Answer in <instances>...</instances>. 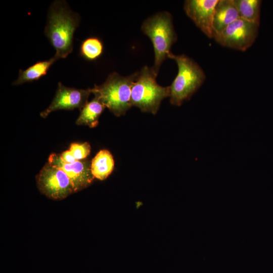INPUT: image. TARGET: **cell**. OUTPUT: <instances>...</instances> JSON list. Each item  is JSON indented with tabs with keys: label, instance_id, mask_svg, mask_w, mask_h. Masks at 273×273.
I'll return each mask as SVG.
<instances>
[{
	"label": "cell",
	"instance_id": "6da1fadb",
	"mask_svg": "<svg viewBox=\"0 0 273 273\" xmlns=\"http://www.w3.org/2000/svg\"><path fill=\"white\" fill-rule=\"evenodd\" d=\"M79 15L64 1H56L50 7L44 34L56 50L54 57L66 58L73 51L74 33L80 23Z\"/></svg>",
	"mask_w": 273,
	"mask_h": 273
},
{
	"label": "cell",
	"instance_id": "7a4b0ae2",
	"mask_svg": "<svg viewBox=\"0 0 273 273\" xmlns=\"http://www.w3.org/2000/svg\"><path fill=\"white\" fill-rule=\"evenodd\" d=\"M138 74V72H135L122 76L112 72L102 84H95L92 92L114 115H123L132 106L131 87Z\"/></svg>",
	"mask_w": 273,
	"mask_h": 273
},
{
	"label": "cell",
	"instance_id": "3957f363",
	"mask_svg": "<svg viewBox=\"0 0 273 273\" xmlns=\"http://www.w3.org/2000/svg\"><path fill=\"white\" fill-rule=\"evenodd\" d=\"M170 59L175 61L178 72L170 87V102L179 106L189 100L201 87L206 79L201 67L186 55H175L170 53Z\"/></svg>",
	"mask_w": 273,
	"mask_h": 273
},
{
	"label": "cell",
	"instance_id": "277c9868",
	"mask_svg": "<svg viewBox=\"0 0 273 273\" xmlns=\"http://www.w3.org/2000/svg\"><path fill=\"white\" fill-rule=\"evenodd\" d=\"M141 28L152 42L155 54L152 68L158 74L161 64L168 58L171 48L177 39L172 16L166 11L158 13L146 19Z\"/></svg>",
	"mask_w": 273,
	"mask_h": 273
},
{
	"label": "cell",
	"instance_id": "5b68a950",
	"mask_svg": "<svg viewBox=\"0 0 273 273\" xmlns=\"http://www.w3.org/2000/svg\"><path fill=\"white\" fill-rule=\"evenodd\" d=\"M152 67L144 66L133 83L131 104L142 112L156 114L162 101L170 96V87L160 85Z\"/></svg>",
	"mask_w": 273,
	"mask_h": 273
},
{
	"label": "cell",
	"instance_id": "8992f818",
	"mask_svg": "<svg viewBox=\"0 0 273 273\" xmlns=\"http://www.w3.org/2000/svg\"><path fill=\"white\" fill-rule=\"evenodd\" d=\"M259 26V24L239 18L221 32L214 35L213 38L223 47L245 51L255 42Z\"/></svg>",
	"mask_w": 273,
	"mask_h": 273
},
{
	"label": "cell",
	"instance_id": "52a82bcc",
	"mask_svg": "<svg viewBox=\"0 0 273 273\" xmlns=\"http://www.w3.org/2000/svg\"><path fill=\"white\" fill-rule=\"evenodd\" d=\"M41 193L54 200H61L74 193L72 183L66 173L49 163H46L36 176Z\"/></svg>",
	"mask_w": 273,
	"mask_h": 273
},
{
	"label": "cell",
	"instance_id": "ba28073f",
	"mask_svg": "<svg viewBox=\"0 0 273 273\" xmlns=\"http://www.w3.org/2000/svg\"><path fill=\"white\" fill-rule=\"evenodd\" d=\"M92 88L78 89L64 85L59 82L54 98L49 107L40 113L42 118H46L51 113L58 110H80L88 102Z\"/></svg>",
	"mask_w": 273,
	"mask_h": 273
},
{
	"label": "cell",
	"instance_id": "9c48e42d",
	"mask_svg": "<svg viewBox=\"0 0 273 273\" xmlns=\"http://www.w3.org/2000/svg\"><path fill=\"white\" fill-rule=\"evenodd\" d=\"M48 163L66 173L72 183L74 193L85 189L94 180L90 170L91 162L89 161L77 160L67 163L63 161L60 154L52 153L49 157Z\"/></svg>",
	"mask_w": 273,
	"mask_h": 273
},
{
	"label": "cell",
	"instance_id": "30bf717a",
	"mask_svg": "<svg viewBox=\"0 0 273 273\" xmlns=\"http://www.w3.org/2000/svg\"><path fill=\"white\" fill-rule=\"evenodd\" d=\"M218 0H187L184 9L187 15L209 38L213 37V22Z\"/></svg>",
	"mask_w": 273,
	"mask_h": 273
},
{
	"label": "cell",
	"instance_id": "8fae6325",
	"mask_svg": "<svg viewBox=\"0 0 273 273\" xmlns=\"http://www.w3.org/2000/svg\"><path fill=\"white\" fill-rule=\"evenodd\" d=\"M240 15L234 0H218L213 22V35L221 32Z\"/></svg>",
	"mask_w": 273,
	"mask_h": 273
},
{
	"label": "cell",
	"instance_id": "7c38bea8",
	"mask_svg": "<svg viewBox=\"0 0 273 273\" xmlns=\"http://www.w3.org/2000/svg\"><path fill=\"white\" fill-rule=\"evenodd\" d=\"M56 60L54 56L49 60L37 61L25 70L20 69L17 79L12 84L17 85L39 80L47 74Z\"/></svg>",
	"mask_w": 273,
	"mask_h": 273
},
{
	"label": "cell",
	"instance_id": "4fadbf2b",
	"mask_svg": "<svg viewBox=\"0 0 273 273\" xmlns=\"http://www.w3.org/2000/svg\"><path fill=\"white\" fill-rule=\"evenodd\" d=\"M114 160L111 153L107 150H100L92 159L90 170L94 178L105 179L113 171Z\"/></svg>",
	"mask_w": 273,
	"mask_h": 273
},
{
	"label": "cell",
	"instance_id": "5bb4252c",
	"mask_svg": "<svg viewBox=\"0 0 273 273\" xmlns=\"http://www.w3.org/2000/svg\"><path fill=\"white\" fill-rule=\"evenodd\" d=\"M105 108L101 101L94 97L92 101L87 102L80 109L76 124L87 125L90 128L96 127L99 123V118Z\"/></svg>",
	"mask_w": 273,
	"mask_h": 273
},
{
	"label": "cell",
	"instance_id": "9a60e30c",
	"mask_svg": "<svg viewBox=\"0 0 273 273\" xmlns=\"http://www.w3.org/2000/svg\"><path fill=\"white\" fill-rule=\"evenodd\" d=\"M104 51L102 40L96 36L86 38L81 42L79 56L88 61H95L99 59Z\"/></svg>",
	"mask_w": 273,
	"mask_h": 273
},
{
	"label": "cell",
	"instance_id": "2e32d148",
	"mask_svg": "<svg viewBox=\"0 0 273 273\" xmlns=\"http://www.w3.org/2000/svg\"><path fill=\"white\" fill-rule=\"evenodd\" d=\"M234 2L240 18L259 24L261 1L234 0Z\"/></svg>",
	"mask_w": 273,
	"mask_h": 273
},
{
	"label": "cell",
	"instance_id": "e0dca14e",
	"mask_svg": "<svg viewBox=\"0 0 273 273\" xmlns=\"http://www.w3.org/2000/svg\"><path fill=\"white\" fill-rule=\"evenodd\" d=\"M91 147L87 142L83 143H72L69 150L76 160H82L86 158L90 154Z\"/></svg>",
	"mask_w": 273,
	"mask_h": 273
},
{
	"label": "cell",
	"instance_id": "ac0fdd59",
	"mask_svg": "<svg viewBox=\"0 0 273 273\" xmlns=\"http://www.w3.org/2000/svg\"><path fill=\"white\" fill-rule=\"evenodd\" d=\"M60 156L63 161L67 163H72L77 161L69 150L63 152Z\"/></svg>",
	"mask_w": 273,
	"mask_h": 273
}]
</instances>
